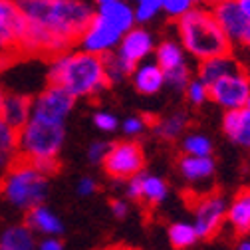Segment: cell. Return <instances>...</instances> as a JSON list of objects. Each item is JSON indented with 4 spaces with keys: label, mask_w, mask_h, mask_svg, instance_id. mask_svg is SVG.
<instances>
[{
    "label": "cell",
    "mask_w": 250,
    "mask_h": 250,
    "mask_svg": "<svg viewBox=\"0 0 250 250\" xmlns=\"http://www.w3.org/2000/svg\"><path fill=\"white\" fill-rule=\"evenodd\" d=\"M129 2H133V0H129Z\"/></svg>",
    "instance_id": "f6af8a7d"
},
{
    "label": "cell",
    "mask_w": 250,
    "mask_h": 250,
    "mask_svg": "<svg viewBox=\"0 0 250 250\" xmlns=\"http://www.w3.org/2000/svg\"><path fill=\"white\" fill-rule=\"evenodd\" d=\"M153 60L163 68L167 87L175 93H183L187 83L195 76V66H193L195 60L187 54V50L177 40V36H165L157 40Z\"/></svg>",
    "instance_id": "52a82bcc"
},
{
    "label": "cell",
    "mask_w": 250,
    "mask_h": 250,
    "mask_svg": "<svg viewBox=\"0 0 250 250\" xmlns=\"http://www.w3.org/2000/svg\"><path fill=\"white\" fill-rule=\"evenodd\" d=\"M131 4L135 12V22L139 26H151L163 18L161 0H133Z\"/></svg>",
    "instance_id": "484cf974"
},
{
    "label": "cell",
    "mask_w": 250,
    "mask_h": 250,
    "mask_svg": "<svg viewBox=\"0 0 250 250\" xmlns=\"http://www.w3.org/2000/svg\"><path fill=\"white\" fill-rule=\"evenodd\" d=\"M102 167L113 181H127L145 169V153L141 145L131 139L117 141L109 147Z\"/></svg>",
    "instance_id": "ba28073f"
},
{
    "label": "cell",
    "mask_w": 250,
    "mask_h": 250,
    "mask_svg": "<svg viewBox=\"0 0 250 250\" xmlns=\"http://www.w3.org/2000/svg\"><path fill=\"white\" fill-rule=\"evenodd\" d=\"M149 119L145 117V115H129V117H125L123 121H121V125H119V129L123 131V135L127 137V139H137V137H141L147 129H149Z\"/></svg>",
    "instance_id": "4dcf8cb0"
},
{
    "label": "cell",
    "mask_w": 250,
    "mask_h": 250,
    "mask_svg": "<svg viewBox=\"0 0 250 250\" xmlns=\"http://www.w3.org/2000/svg\"><path fill=\"white\" fill-rule=\"evenodd\" d=\"M242 48H246L248 52H250V28H248V32H246V36H244V40H242V44H240Z\"/></svg>",
    "instance_id": "ab89813d"
},
{
    "label": "cell",
    "mask_w": 250,
    "mask_h": 250,
    "mask_svg": "<svg viewBox=\"0 0 250 250\" xmlns=\"http://www.w3.org/2000/svg\"><path fill=\"white\" fill-rule=\"evenodd\" d=\"M242 64L240 60L229 52V54H221V56H212V58H207V60H201L197 62V68H195V76H199L205 83H212L214 80L223 78L234 70H238Z\"/></svg>",
    "instance_id": "2e32d148"
},
{
    "label": "cell",
    "mask_w": 250,
    "mask_h": 250,
    "mask_svg": "<svg viewBox=\"0 0 250 250\" xmlns=\"http://www.w3.org/2000/svg\"><path fill=\"white\" fill-rule=\"evenodd\" d=\"M24 30L22 56L52 58L78 44L96 6L87 0H18Z\"/></svg>",
    "instance_id": "6da1fadb"
},
{
    "label": "cell",
    "mask_w": 250,
    "mask_h": 250,
    "mask_svg": "<svg viewBox=\"0 0 250 250\" xmlns=\"http://www.w3.org/2000/svg\"><path fill=\"white\" fill-rule=\"evenodd\" d=\"M210 102L223 111L246 107L250 100V74L240 66L238 70L214 80L208 85Z\"/></svg>",
    "instance_id": "9c48e42d"
},
{
    "label": "cell",
    "mask_w": 250,
    "mask_h": 250,
    "mask_svg": "<svg viewBox=\"0 0 250 250\" xmlns=\"http://www.w3.org/2000/svg\"><path fill=\"white\" fill-rule=\"evenodd\" d=\"M30 111H32V98L24 96V93H6V100H4L0 115L8 123H12L14 127L20 129L30 119Z\"/></svg>",
    "instance_id": "603a6c76"
},
{
    "label": "cell",
    "mask_w": 250,
    "mask_h": 250,
    "mask_svg": "<svg viewBox=\"0 0 250 250\" xmlns=\"http://www.w3.org/2000/svg\"><path fill=\"white\" fill-rule=\"evenodd\" d=\"M48 60V83L68 91L74 100L98 98L109 87L104 56L72 46Z\"/></svg>",
    "instance_id": "7a4b0ae2"
},
{
    "label": "cell",
    "mask_w": 250,
    "mask_h": 250,
    "mask_svg": "<svg viewBox=\"0 0 250 250\" xmlns=\"http://www.w3.org/2000/svg\"><path fill=\"white\" fill-rule=\"evenodd\" d=\"M175 36L195 62L232 52V42L218 24L214 12L207 4H199L175 20Z\"/></svg>",
    "instance_id": "3957f363"
},
{
    "label": "cell",
    "mask_w": 250,
    "mask_h": 250,
    "mask_svg": "<svg viewBox=\"0 0 250 250\" xmlns=\"http://www.w3.org/2000/svg\"><path fill=\"white\" fill-rule=\"evenodd\" d=\"M210 8H212L218 24H221V28L225 30V34L232 42V46H240L248 32V28H250V20L240 10L238 2L236 0H225V2H218Z\"/></svg>",
    "instance_id": "4fadbf2b"
},
{
    "label": "cell",
    "mask_w": 250,
    "mask_h": 250,
    "mask_svg": "<svg viewBox=\"0 0 250 250\" xmlns=\"http://www.w3.org/2000/svg\"><path fill=\"white\" fill-rule=\"evenodd\" d=\"M151 127L159 139L163 141H175L181 139L187 133V127H189V113L185 111H171L159 119H155L151 123Z\"/></svg>",
    "instance_id": "44dd1931"
},
{
    "label": "cell",
    "mask_w": 250,
    "mask_h": 250,
    "mask_svg": "<svg viewBox=\"0 0 250 250\" xmlns=\"http://www.w3.org/2000/svg\"><path fill=\"white\" fill-rule=\"evenodd\" d=\"M76 191L80 197H91V195H96L98 191V181L93 179V177H82L76 185Z\"/></svg>",
    "instance_id": "836d02e7"
},
{
    "label": "cell",
    "mask_w": 250,
    "mask_h": 250,
    "mask_svg": "<svg viewBox=\"0 0 250 250\" xmlns=\"http://www.w3.org/2000/svg\"><path fill=\"white\" fill-rule=\"evenodd\" d=\"M236 250H250V236L240 238L238 244H236Z\"/></svg>",
    "instance_id": "f35d334b"
},
{
    "label": "cell",
    "mask_w": 250,
    "mask_h": 250,
    "mask_svg": "<svg viewBox=\"0 0 250 250\" xmlns=\"http://www.w3.org/2000/svg\"><path fill=\"white\" fill-rule=\"evenodd\" d=\"M109 210H111V214L115 218L123 221V218H127V214H129V203L125 199H113L109 203Z\"/></svg>",
    "instance_id": "e575fe53"
},
{
    "label": "cell",
    "mask_w": 250,
    "mask_h": 250,
    "mask_svg": "<svg viewBox=\"0 0 250 250\" xmlns=\"http://www.w3.org/2000/svg\"><path fill=\"white\" fill-rule=\"evenodd\" d=\"M229 203L223 195L210 193L193 201V225L201 238H212L227 225Z\"/></svg>",
    "instance_id": "30bf717a"
},
{
    "label": "cell",
    "mask_w": 250,
    "mask_h": 250,
    "mask_svg": "<svg viewBox=\"0 0 250 250\" xmlns=\"http://www.w3.org/2000/svg\"><path fill=\"white\" fill-rule=\"evenodd\" d=\"M203 4H207V6H214V4H218V2H225V0H201Z\"/></svg>",
    "instance_id": "b9f144b4"
},
{
    "label": "cell",
    "mask_w": 250,
    "mask_h": 250,
    "mask_svg": "<svg viewBox=\"0 0 250 250\" xmlns=\"http://www.w3.org/2000/svg\"><path fill=\"white\" fill-rule=\"evenodd\" d=\"M185 100L189 102L193 107H201L207 102H210V93H208V83H205L199 76H193L191 82L187 83L185 91H183Z\"/></svg>",
    "instance_id": "83f0119b"
},
{
    "label": "cell",
    "mask_w": 250,
    "mask_h": 250,
    "mask_svg": "<svg viewBox=\"0 0 250 250\" xmlns=\"http://www.w3.org/2000/svg\"><path fill=\"white\" fill-rule=\"evenodd\" d=\"M4 100H6V91L2 87V83H0V111H2V105H4Z\"/></svg>",
    "instance_id": "60d3db41"
},
{
    "label": "cell",
    "mask_w": 250,
    "mask_h": 250,
    "mask_svg": "<svg viewBox=\"0 0 250 250\" xmlns=\"http://www.w3.org/2000/svg\"><path fill=\"white\" fill-rule=\"evenodd\" d=\"M246 107H248V109H250V100H248V104H246Z\"/></svg>",
    "instance_id": "ee69618b"
},
{
    "label": "cell",
    "mask_w": 250,
    "mask_h": 250,
    "mask_svg": "<svg viewBox=\"0 0 250 250\" xmlns=\"http://www.w3.org/2000/svg\"><path fill=\"white\" fill-rule=\"evenodd\" d=\"M104 68H105V76L109 80V85H115V83L129 80V76L133 72V64L125 60L117 50L104 56Z\"/></svg>",
    "instance_id": "cb8c5ba5"
},
{
    "label": "cell",
    "mask_w": 250,
    "mask_h": 250,
    "mask_svg": "<svg viewBox=\"0 0 250 250\" xmlns=\"http://www.w3.org/2000/svg\"><path fill=\"white\" fill-rule=\"evenodd\" d=\"M28 225H10L0 230V250H36L38 242Z\"/></svg>",
    "instance_id": "7402d4cb"
},
{
    "label": "cell",
    "mask_w": 250,
    "mask_h": 250,
    "mask_svg": "<svg viewBox=\"0 0 250 250\" xmlns=\"http://www.w3.org/2000/svg\"><path fill=\"white\" fill-rule=\"evenodd\" d=\"M214 159L210 157H197V155H185L179 159V175L183 181L191 183V185H201L212 179L214 175Z\"/></svg>",
    "instance_id": "ac0fdd59"
},
{
    "label": "cell",
    "mask_w": 250,
    "mask_h": 250,
    "mask_svg": "<svg viewBox=\"0 0 250 250\" xmlns=\"http://www.w3.org/2000/svg\"><path fill=\"white\" fill-rule=\"evenodd\" d=\"M96 2V6H100V4H107V2H113V0H93Z\"/></svg>",
    "instance_id": "7bdbcfd3"
},
{
    "label": "cell",
    "mask_w": 250,
    "mask_h": 250,
    "mask_svg": "<svg viewBox=\"0 0 250 250\" xmlns=\"http://www.w3.org/2000/svg\"><path fill=\"white\" fill-rule=\"evenodd\" d=\"M139 203L147 207H159L169 197V185L163 177L153 175V173H139Z\"/></svg>",
    "instance_id": "d6986e66"
},
{
    "label": "cell",
    "mask_w": 250,
    "mask_h": 250,
    "mask_svg": "<svg viewBox=\"0 0 250 250\" xmlns=\"http://www.w3.org/2000/svg\"><path fill=\"white\" fill-rule=\"evenodd\" d=\"M155 46H157V36L153 34V30L149 26L135 24L131 30H127V32L123 34V38L117 46V52L135 66L143 60L153 58Z\"/></svg>",
    "instance_id": "7c38bea8"
},
{
    "label": "cell",
    "mask_w": 250,
    "mask_h": 250,
    "mask_svg": "<svg viewBox=\"0 0 250 250\" xmlns=\"http://www.w3.org/2000/svg\"><path fill=\"white\" fill-rule=\"evenodd\" d=\"M199 4H203L201 0H161V8H163V18L175 22L187 12L195 10Z\"/></svg>",
    "instance_id": "f1b7e54d"
},
{
    "label": "cell",
    "mask_w": 250,
    "mask_h": 250,
    "mask_svg": "<svg viewBox=\"0 0 250 250\" xmlns=\"http://www.w3.org/2000/svg\"><path fill=\"white\" fill-rule=\"evenodd\" d=\"M24 18L18 0H0V66L12 62L20 54V36Z\"/></svg>",
    "instance_id": "8fae6325"
},
{
    "label": "cell",
    "mask_w": 250,
    "mask_h": 250,
    "mask_svg": "<svg viewBox=\"0 0 250 250\" xmlns=\"http://www.w3.org/2000/svg\"><path fill=\"white\" fill-rule=\"evenodd\" d=\"M26 225L42 236H60L64 232V223H62L60 214H56L44 203L26 212Z\"/></svg>",
    "instance_id": "e0dca14e"
},
{
    "label": "cell",
    "mask_w": 250,
    "mask_h": 250,
    "mask_svg": "<svg viewBox=\"0 0 250 250\" xmlns=\"http://www.w3.org/2000/svg\"><path fill=\"white\" fill-rule=\"evenodd\" d=\"M66 141V121L32 115L20 127L18 157L52 175L60 165V151Z\"/></svg>",
    "instance_id": "5b68a950"
},
{
    "label": "cell",
    "mask_w": 250,
    "mask_h": 250,
    "mask_svg": "<svg viewBox=\"0 0 250 250\" xmlns=\"http://www.w3.org/2000/svg\"><path fill=\"white\" fill-rule=\"evenodd\" d=\"M93 125H96V129L102 131V133H113V131L119 129L121 121H119V117L113 111L100 109V111L93 113Z\"/></svg>",
    "instance_id": "1f68e13d"
},
{
    "label": "cell",
    "mask_w": 250,
    "mask_h": 250,
    "mask_svg": "<svg viewBox=\"0 0 250 250\" xmlns=\"http://www.w3.org/2000/svg\"><path fill=\"white\" fill-rule=\"evenodd\" d=\"M18 139H20V129L0 115V149L18 157Z\"/></svg>",
    "instance_id": "f546056e"
},
{
    "label": "cell",
    "mask_w": 250,
    "mask_h": 250,
    "mask_svg": "<svg viewBox=\"0 0 250 250\" xmlns=\"http://www.w3.org/2000/svg\"><path fill=\"white\" fill-rule=\"evenodd\" d=\"M36 250H64V242L60 240V236H42Z\"/></svg>",
    "instance_id": "d590c367"
},
{
    "label": "cell",
    "mask_w": 250,
    "mask_h": 250,
    "mask_svg": "<svg viewBox=\"0 0 250 250\" xmlns=\"http://www.w3.org/2000/svg\"><path fill=\"white\" fill-rule=\"evenodd\" d=\"M135 24V12L129 0H113L107 4H100L93 10V16L83 28L76 46L91 54L105 56L117 50L123 34Z\"/></svg>",
    "instance_id": "277c9868"
},
{
    "label": "cell",
    "mask_w": 250,
    "mask_h": 250,
    "mask_svg": "<svg viewBox=\"0 0 250 250\" xmlns=\"http://www.w3.org/2000/svg\"><path fill=\"white\" fill-rule=\"evenodd\" d=\"M109 147H111V145H109L107 141H104V139L91 141V143L87 145V159H89L91 163L102 165L104 159H105V155H107V151H109Z\"/></svg>",
    "instance_id": "d6a6232c"
},
{
    "label": "cell",
    "mask_w": 250,
    "mask_h": 250,
    "mask_svg": "<svg viewBox=\"0 0 250 250\" xmlns=\"http://www.w3.org/2000/svg\"><path fill=\"white\" fill-rule=\"evenodd\" d=\"M167 236H169L171 246L177 248V250H187V248L195 246V244L201 240V236H199L195 225H193V223H185V221L173 223V225L167 229Z\"/></svg>",
    "instance_id": "d4e9b609"
},
{
    "label": "cell",
    "mask_w": 250,
    "mask_h": 250,
    "mask_svg": "<svg viewBox=\"0 0 250 250\" xmlns=\"http://www.w3.org/2000/svg\"><path fill=\"white\" fill-rule=\"evenodd\" d=\"M181 149L185 155H197V157H208L212 155V141L208 135L191 131L181 137Z\"/></svg>",
    "instance_id": "4316f807"
},
{
    "label": "cell",
    "mask_w": 250,
    "mask_h": 250,
    "mask_svg": "<svg viewBox=\"0 0 250 250\" xmlns=\"http://www.w3.org/2000/svg\"><path fill=\"white\" fill-rule=\"evenodd\" d=\"M48 177L50 175L34 163L18 157L8 167V171L0 177V195L10 207L28 212L30 208L46 201L50 191Z\"/></svg>",
    "instance_id": "8992f818"
},
{
    "label": "cell",
    "mask_w": 250,
    "mask_h": 250,
    "mask_svg": "<svg viewBox=\"0 0 250 250\" xmlns=\"http://www.w3.org/2000/svg\"><path fill=\"white\" fill-rule=\"evenodd\" d=\"M238 2V6H240V10L246 14V18L250 20V0H236Z\"/></svg>",
    "instance_id": "74e56055"
},
{
    "label": "cell",
    "mask_w": 250,
    "mask_h": 250,
    "mask_svg": "<svg viewBox=\"0 0 250 250\" xmlns=\"http://www.w3.org/2000/svg\"><path fill=\"white\" fill-rule=\"evenodd\" d=\"M129 82L133 83V87H135V91L139 93V96H145V98L159 96V93L167 87L165 72L153 58L143 60V62H139V64L133 66Z\"/></svg>",
    "instance_id": "5bb4252c"
},
{
    "label": "cell",
    "mask_w": 250,
    "mask_h": 250,
    "mask_svg": "<svg viewBox=\"0 0 250 250\" xmlns=\"http://www.w3.org/2000/svg\"><path fill=\"white\" fill-rule=\"evenodd\" d=\"M16 159H18V157H14V155H10V153H6V151L0 149V177H2V175L8 171V167H10Z\"/></svg>",
    "instance_id": "8d00e7d4"
},
{
    "label": "cell",
    "mask_w": 250,
    "mask_h": 250,
    "mask_svg": "<svg viewBox=\"0 0 250 250\" xmlns=\"http://www.w3.org/2000/svg\"><path fill=\"white\" fill-rule=\"evenodd\" d=\"M227 225L238 234H248L250 232V189L240 191L229 203Z\"/></svg>",
    "instance_id": "ffe728a7"
},
{
    "label": "cell",
    "mask_w": 250,
    "mask_h": 250,
    "mask_svg": "<svg viewBox=\"0 0 250 250\" xmlns=\"http://www.w3.org/2000/svg\"><path fill=\"white\" fill-rule=\"evenodd\" d=\"M223 133L238 147L250 149V109H229L223 115Z\"/></svg>",
    "instance_id": "9a60e30c"
}]
</instances>
